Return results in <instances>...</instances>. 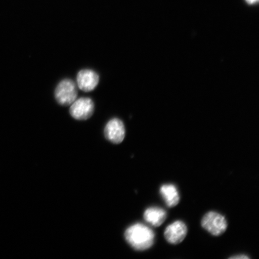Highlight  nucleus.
Here are the masks:
<instances>
[{
  "label": "nucleus",
  "mask_w": 259,
  "mask_h": 259,
  "mask_svg": "<svg viewBox=\"0 0 259 259\" xmlns=\"http://www.w3.org/2000/svg\"><path fill=\"white\" fill-rule=\"evenodd\" d=\"M201 225L203 228L210 234L216 236L224 234L228 228V222L225 217L213 211L209 212L204 215Z\"/></svg>",
  "instance_id": "nucleus-3"
},
{
  "label": "nucleus",
  "mask_w": 259,
  "mask_h": 259,
  "mask_svg": "<svg viewBox=\"0 0 259 259\" xmlns=\"http://www.w3.org/2000/svg\"><path fill=\"white\" fill-rule=\"evenodd\" d=\"M105 137L113 144L121 143L125 135V130L123 122L118 118L111 119L105 128Z\"/></svg>",
  "instance_id": "nucleus-5"
},
{
  "label": "nucleus",
  "mask_w": 259,
  "mask_h": 259,
  "mask_svg": "<svg viewBox=\"0 0 259 259\" xmlns=\"http://www.w3.org/2000/svg\"><path fill=\"white\" fill-rule=\"evenodd\" d=\"M77 96L76 83L69 79H64L58 84L55 97L60 105L69 106L75 101Z\"/></svg>",
  "instance_id": "nucleus-2"
},
{
  "label": "nucleus",
  "mask_w": 259,
  "mask_h": 259,
  "mask_svg": "<svg viewBox=\"0 0 259 259\" xmlns=\"http://www.w3.org/2000/svg\"><path fill=\"white\" fill-rule=\"evenodd\" d=\"M166 210L156 207L146 209L144 214L145 221L154 227L160 226L166 220Z\"/></svg>",
  "instance_id": "nucleus-8"
},
{
  "label": "nucleus",
  "mask_w": 259,
  "mask_h": 259,
  "mask_svg": "<svg viewBox=\"0 0 259 259\" xmlns=\"http://www.w3.org/2000/svg\"><path fill=\"white\" fill-rule=\"evenodd\" d=\"M160 194L166 205L171 208L176 206L180 202V196L177 188L173 184H166L160 188Z\"/></svg>",
  "instance_id": "nucleus-9"
},
{
  "label": "nucleus",
  "mask_w": 259,
  "mask_h": 259,
  "mask_svg": "<svg viewBox=\"0 0 259 259\" xmlns=\"http://www.w3.org/2000/svg\"><path fill=\"white\" fill-rule=\"evenodd\" d=\"M99 82V76L95 71L83 69L77 73V86L83 92H92L96 88Z\"/></svg>",
  "instance_id": "nucleus-7"
},
{
  "label": "nucleus",
  "mask_w": 259,
  "mask_h": 259,
  "mask_svg": "<svg viewBox=\"0 0 259 259\" xmlns=\"http://www.w3.org/2000/svg\"><path fill=\"white\" fill-rule=\"evenodd\" d=\"M258 1V0H246V2H247L249 4H254V3H256Z\"/></svg>",
  "instance_id": "nucleus-11"
},
{
  "label": "nucleus",
  "mask_w": 259,
  "mask_h": 259,
  "mask_svg": "<svg viewBox=\"0 0 259 259\" xmlns=\"http://www.w3.org/2000/svg\"><path fill=\"white\" fill-rule=\"evenodd\" d=\"M187 234V226L182 221H176L167 227L164 233V238L171 244L182 242Z\"/></svg>",
  "instance_id": "nucleus-6"
},
{
  "label": "nucleus",
  "mask_w": 259,
  "mask_h": 259,
  "mask_svg": "<svg viewBox=\"0 0 259 259\" xmlns=\"http://www.w3.org/2000/svg\"><path fill=\"white\" fill-rule=\"evenodd\" d=\"M249 258H250V257L247 256V255H244V254L236 255V256H233V257H230V258H231V259H248Z\"/></svg>",
  "instance_id": "nucleus-10"
},
{
  "label": "nucleus",
  "mask_w": 259,
  "mask_h": 259,
  "mask_svg": "<svg viewBox=\"0 0 259 259\" xmlns=\"http://www.w3.org/2000/svg\"><path fill=\"white\" fill-rule=\"evenodd\" d=\"M95 111L93 100L88 97H81L75 100L70 106L71 116L77 120H87L92 117Z\"/></svg>",
  "instance_id": "nucleus-4"
},
{
  "label": "nucleus",
  "mask_w": 259,
  "mask_h": 259,
  "mask_svg": "<svg viewBox=\"0 0 259 259\" xmlns=\"http://www.w3.org/2000/svg\"><path fill=\"white\" fill-rule=\"evenodd\" d=\"M125 238L135 250L144 251L153 245L155 234L149 227L142 223H137L126 230Z\"/></svg>",
  "instance_id": "nucleus-1"
}]
</instances>
